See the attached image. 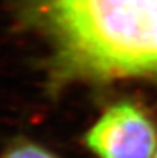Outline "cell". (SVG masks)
I'll return each mask as SVG.
<instances>
[{"mask_svg": "<svg viewBox=\"0 0 157 158\" xmlns=\"http://www.w3.org/2000/svg\"><path fill=\"white\" fill-rule=\"evenodd\" d=\"M33 2L67 74L157 79V0Z\"/></svg>", "mask_w": 157, "mask_h": 158, "instance_id": "obj_1", "label": "cell"}, {"mask_svg": "<svg viewBox=\"0 0 157 158\" xmlns=\"http://www.w3.org/2000/svg\"><path fill=\"white\" fill-rule=\"evenodd\" d=\"M97 158H153L157 133L150 118L131 103L110 107L85 136Z\"/></svg>", "mask_w": 157, "mask_h": 158, "instance_id": "obj_2", "label": "cell"}, {"mask_svg": "<svg viewBox=\"0 0 157 158\" xmlns=\"http://www.w3.org/2000/svg\"><path fill=\"white\" fill-rule=\"evenodd\" d=\"M3 158H57L54 154H52L49 150L40 147L38 144H19L17 147L11 148Z\"/></svg>", "mask_w": 157, "mask_h": 158, "instance_id": "obj_3", "label": "cell"}, {"mask_svg": "<svg viewBox=\"0 0 157 158\" xmlns=\"http://www.w3.org/2000/svg\"><path fill=\"white\" fill-rule=\"evenodd\" d=\"M155 158H157V153H156V154H155Z\"/></svg>", "mask_w": 157, "mask_h": 158, "instance_id": "obj_4", "label": "cell"}]
</instances>
